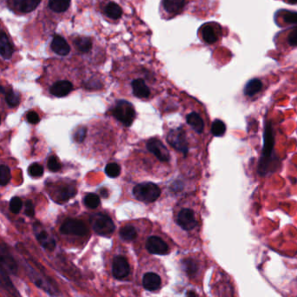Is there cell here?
I'll return each instance as SVG.
<instances>
[{
    "mask_svg": "<svg viewBox=\"0 0 297 297\" xmlns=\"http://www.w3.org/2000/svg\"><path fill=\"white\" fill-rule=\"evenodd\" d=\"M0 123H1V117H0Z\"/></svg>",
    "mask_w": 297,
    "mask_h": 297,
    "instance_id": "cell-46",
    "label": "cell"
},
{
    "mask_svg": "<svg viewBox=\"0 0 297 297\" xmlns=\"http://www.w3.org/2000/svg\"><path fill=\"white\" fill-rule=\"evenodd\" d=\"M146 148L162 164H169L171 162V154L168 148L158 138H151L146 143Z\"/></svg>",
    "mask_w": 297,
    "mask_h": 297,
    "instance_id": "cell-9",
    "label": "cell"
},
{
    "mask_svg": "<svg viewBox=\"0 0 297 297\" xmlns=\"http://www.w3.org/2000/svg\"><path fill=\"white\" fill-rule=\"evenodd\" d=\"M84 203L85 206L88 207L91 210H94L97 207L99 206L100 204V197H98L97 194L94 193H89L86 195L84 198Z\"/></svg>",
    "mask_w": 297,
    "mask_h": 297,
    "instance_id": "cell-30",
    "label": "cell"
},
{
    "mask_svg": "<svg viewBox=\"0 0 297 297\" xmlns=\"http://www.w3.org/2000/svg\"><path fill=\"white\" fill-rule=\"evenodd\" d=\"M184 263L185 271L187 272L189 275L196 274L197 269H198L197 262H195L193 259H186V260H184Z\"/></svg>",
    "mask_w": 297,
    "mask_h": 297,
    "instance_id": "cell-34",
    "label": "cell"
},
{
    "mask_svg": "<svg viewBox=\"0 0 297 297\" xmlns=\"http://www.w3.org/2000/svg\"><path fill=\"white\" fill-rule=\"evenodd\" d=\"M77 194V188L73 184H65L58 189L56 192V201L58 203H65L74 197Z\"/></svg>",
    "mask_w": 297,
    "mask_h": 297,
    "instance_id": "cell-17",
    "label": "cell"
},
{
    "mask_svg": "<svg viewBox=\"0 0 297 297\" xmlns=\"http://www.w3.org/2000/svg\"><path fill=\"white\" fill-rule=\"evenodd\" d=\"M0 266L11 274H16L18 273L19 267L15 259L13 258L10 252L2 245H0Z\"/></svg>",
    "mask_w": 297,
    "mask_h": 297,
    "instance_id": "cell-16",
    "label": "cell"
},
{
    "mask_svg": "<svg viewBox=\"0 0 297 297\" xmlns=\"http://www.w3.org/2000/svg\"><path fill=\"white\" fill-rule=\"evenodd\" d=\"M274 134L272 123L268 122L265 124L263 133V148L261 159L259 160L257 172L261 177H265L275 172L280 161L274 154Z\"/></svg>",
    "mask_w": 297,
    "mask_h": 297,
    "instance_id": "cell-1",
    "label": "cell"
},
{
    "mask_svg": "<svg viewBox=\"0 0 297 297\" xmlns=\"http://www.w3.org/2000/svg\"><path fill=\"white\" fill-rule=\"evenodd\" d=\"M26 272L29 275L30 279L34 282V284L41 288L43 290L48 293L50 295L52 296H56L58 293V287H56V285L53 284L51 280L46 276H44L42 274H40L39 272H36L35 269H33L32 267H30L27 265L26 268Z\"/></svg>",
    "mask_w": 297,
    "mask_h": 297,
    "instance_id": "cell-7",
    "label": "cell"
},
{
    "mask_svg": "<svg viewBox=\"0 0 297 297\" xmlns=\"http://www.w3.org/2000/svg\"><path fill=\"white\" fill-rule=\"evenodd\" d=\"M105 173L110 178H117L121 173V168H120L119 165H117L116 163L108 164L105 167Z\"/></svg>",
    "mask_w": 297,
    "mask_h": 297,
    "instance_id": "cell-32",
    "label": "cell"
},
{
    "mask_svg": "<svg viewBox=\"0 0 297 297\" xmlns=\"http://www.w3.org/2000/svg\"><path fill=\"white\" fill-rule=\"evenodd\" d=\"M7 102L10 106L15 107L19 105L20 103V94L17 93L15 91H10L7 94L6 97Z\"/></svg>",
    "mask_w": 297,
    "mask_h": 297,
    "instance_id": "cell-35",
    "label": "cell"
},
{
    "mask_svg": "<svg viewBox=\"0 0 297 297\" xmlns=\"http://www.w3.org/2000/svg\"><path fill=\"white\" fill-rule=\"evenodd\" d=\"M178 208L175 219L178 226L185 231H191L196 229L198 225V218L194 207L188 204H182L181 206Z\"/></svg>",
    "mask_w": 297,
    "mask_h": 297,
    "instance_id": "cell-2",
    "label": "cell"
},
{
    "mask_svg": "<svg viewBox=\"0 0 297 297\" xmlns=\"http://www.w3.org/2000/svg\"><path fill=\"white\" fill-rule=\"evenodd\" d=\"M22 200L20 197H13L10 202V210L14 214L20 213V210L22 209Z\"/></svg>",
    "mask_w": 297,
    "mask_h": 297,
    "instance_id": "cell-37",
    "label": "cell"
},
{
    "mask_svg": "<svg viewBox=\"0 0 297 297\" xmlns=\"http://www.w3.org/2000/svg\"><path fill=\"white\" fill-rule=\"evenodd\" d=\"M25 206H26L25 213H26V216H28L29 217H34V215H35V209H34V205H33V202L31 200L27 201L26 204H25Z\"/></svg>",
    "mask_w": 297,
    "mask_h": 297,
    "instance_id": "cell-41",
    "label": "cell"
},
{
    "mask_svg": "<svg viewBox=\"0 0 297 297\" xmlns=\"http://www.w3.org/2000/svg\"><path fill=\"white\" fill-rule=\"evenodd\" d=\"M133 195L136 200L143 203H153L159 199L161 195V190L157 184L142 183L134 187Z\"/></svg>",
    "mask_w": 297,
    "mask_h": 297,
    "instance_id": "cell-3",
    "label": "cell"
},
{
    "mask_svg": "<svg viewBox=\"0 0 297 297\" xmlns=\"http://www.w3.org/2000/svg\"><path fill=\"white\" fill-rule=\"evenodd\" d=\"M130 87L135 97L140 99H147L152 95V89L147 84L145 78L139 77L133 79Z\"/></svg>",
    "mask_w": 297,
    "mask_h": 297,
    "instance_id": "cell-14",
    "label": "cell"
},
{
    "mask_svg": "<svg viewBox=\"0 0 297 297\" xmlns=\"http://www.w3.org/2000/svg\"><path fill=\"white\" fill-rule=\"evenodd\" d=\"M34 232H35L37 240L41 244L44 249L49 251H52L56 248V241L46 230L43 229L39 223L34 225Z\"/></svg>",
    "mask_w": 297,
    "mask_h": 297,
    "instance_id": "cell-15",
    "label": "cell"
},
{
    "mask_svg": "<svg viewBox=\"0 0 297 297\" xmlns=\"http://www.w3.org/2000/svg\"><path fill=\"white\" fill-rule=\"evenodd\" d=\"M41 0H20L18 7L21 13H29L39 7Z\"/></svg>",
    "mask_w": 297,
    "mask_h": 297,
    "instance_id": "cell-29",
    "label": "cell"
},
{
    "mask_svg": "<svg viewBox=\"0 0 297 297\" xmlns=\"http://www.w3.org/2000/svg\"><path fill=\"white\" fill-rule=\"evenodd\" d=\"M187 0H161L160 11L166 19H172L184 12Z\"/></svg>",
    "mask_w": 297,
    "mask_h": 297,
    "instance_id": "cell-11",
    "label": "cell"
},
{
    "mask_svg": "<svg viewBox=\"0 0 297 297\" xmlns=\"http://www.w3.org/2000/svg\"><path fill=\"white\" fill-rule=\"evenodd\" d=\"M119 236L125 242H132L137 237V230L132 224H126L120 229Z\"/></svg>",
    "mask_w": 297,
    "mask_h": 297,
    "instance_id": "cell-26",
    "label": "cell"
},
{
    "mask_svg": "<svg viewBox=\"0 0 297 297\" xmlns=\"http://www.w3.org/2000/svg\"><path fill=\"white\" fill-rule=\"evenodd\" d=\"M112 115L116 119L123 123V125H131L136 118V111L131 103L127 101H118L111 110Z\"/></svg>",
    "mask_w": 297,
    "mask_h": 297,
    "instance_id": "cell-4",
    "label": "cell"
},
{
    "mask_svg": "<svg viewBox=\"0 0 297 297\" xmlns=\"http://www.w3.org/2000/svg\"><path fill=\"white\" fill-rule=\"evenodd\" d=\"M91 224L94 232L102 236H110L115 230V223L106 214H95L91 217Z\"/></svg>",
    "mask_w": 297,
    "mask_h": 297,
    "instance_id": "cell-5",
    "label": "cell"
},
{
    "mask_svg": "<svg viewBox=\"0 0 297 297\" xmlns=\"http://www.w3.org/2000/svg\"><path fill=\"white\" fill-rule=\"evenodd\" d=\"M161 277L159 274L153 272L146 273L142 277V286L146 290L152 291V292L158 290L159 287H161Z\"/></svg>",
    "mask_w": 297,
    "mask_h": 297,
    "instance_id": "cell-20",
    "label": "cell"
},
{
    "mask_svg": "<svg viewBox=\"0 0 297 297\" xmlns=\"http://www.w3.org/2000/svg\"><path fill=\"white\" fill-rule=\"evenodd\" d=\"M167 140L170 145L178 152L186 154L189 151V142L187 136L182 128H175L170 130Z\"/></svg>",
    "mask_w": 297,
    "mask_h": 297,
    "instance_id": "cell-8",
    "label": "cell"
},
{
    "mask_svg": "<svg viewBox=\"0 0 297 297\" xmlns=\"http://www.w3.org/2000/svg\"><path fill=\"white\" fill-rule=\"evenodd\" d=\"M60 233L65 236H87L89 229L84 221L78 218H67L62 223Z\"/></svg>",
    "mask_w": 297,
    "mask_h": 297,
    "instance_id": "cell-6",
    "label": "cell"
},
{
    "mask_svg": "<svg viewBox=\"0 0 297 297\" xmlns=\"http://www.w3.org/2000/svg\"><path fill=\"white\" fill-rule=\"evenodd\" d=\"M72 90H73V84L71 81L60 80L52 84L50 91L55 97H63L71 93Z\"/></svg>",
    "mask_w": 297,
    "mask_h": 297,
    "instance_id": "cell-18",
    "label": "cell"
},
{
    "mask_svg": "<svg viewBox=\"0 0 297 297\" xmlns=\"http://www.w3.org/2000/svg\"><path fill=\"white\" fill-rule=\"evenodd\" d=\"M102 13L104 16L107 17L110 20H117L122 17L123 11L117 4L109 1L103 6L102 8Z\"/></svg>",
    "mask_w": 297,
    "mask_h": 297,
    "instance_id": "cell-21",
    "label": "cell"
},
{
    "mask_svg": "<svg viewBox=\"0 0 297 297\" xmlns=\"http://www.w3.org/2000/svg\"><path fill=\"white\" fill-rule=\"evenodd\" d=\"M12 178L10 169L6 165H0V185H7Z\"/></svg>",
    "mask_w": 297,
    "mask_h": 297,
    "instance_id": "cell-33",
    "label": "cell"
},
{
    "mask_svg": "<svg viewBox=\"0 0 297 297\" xmlns=\"http://www.w3.org/2000/svg\"><path fill=\"white\" fill-rule=\"evenodd\" d=\"M28 172H29L30 176L34 177V178H39L44 174V168H43L42 165H39V164H33L28 169Z\"/></svg>",
    "mask_w": 297,
    "mask_h": 297,
    "instance_id": "cell-36",
    "label": "cell"
},
{
    "mask_svg": "<svg viewBox=\"0 0 297 297\" xmlns=\"http://www.w3.org/2000/svg\"><path fill=\"white\" fill-rule=\"evenodd\" d=\"M186 121L188 124L191 126L196 132L199 134L204 132L205 123H204V118L202 117L200 114L197 113L196 111H192L191 113L188 114L186 116Z\"/></svg>",
    "mask_w": 297,
    "mask_h": 297,
    "instance_id": "cell-22",
    "label": "cell"
},
{
    "mask_svg": "<svg viewBox=\"0 0 297 297\" xmlns=\"http://www.w3.org/2000/svg\"><path fill=\"white\" fill-rule=\"evenodd\" d=\"M51 47L56 54L59 56L68 55L71 52V47L69 46L68 43L63 37L59 35H56L52 39Z\"/></svg>",
    "mask_w": 297,
    "mask_h": 297,
    "instance_id": "cell-19",
    "label": "cell"
},
{
    "mask_svg": "<svg viewBox=\"0 0 297 297\" xmlns=\"http://www.w3.org/2000/svg\"><path fill=\"white\" fill-rule=\"evenodd\" d=\"M211 132L215 136H222L226 132V125L222 120H215L211 126Z\"/></svg>",
    "mask_w": 297,
    "mask_h": 297,
    "instance_id": "cell-31",
    "label": "cell"
},
{
    "mask_svg": "<svg viewBox=\"0 0 297 297\" xmlns=\"http://www.w3.org/2000/svg\"><path fill=\"white\" fill-rule=\"evenodd\" d=\"M73 43L76 49L83 54H87L89 52H91L93 48V44L91 42V39L86 37H78L77 39H74Z\"/></svg>",
    "mask_w": 297,
    "mask_h": 297,
    "instance_id": "cell-25",
    "label": "cell"
},
{
    "mask_svg": "<svg viewBox=\"0 0 297 297\" xmlns=\"http://www.w3.org/2000/svg\"><path fill=\"white\" fill-rule=\"evenodd\" d=\"M13 47L8 36L5 33H0V55L6 59L13 57Z\"/></svg>",
    "mask_w": 297,
    "mask_h": 297,
    "instance_id": "cell-23",
    "label": "cell"
},
{
    "mask_svg": "<svg viewBox=\"0 0 297 297\" xmlns=\"http://www.w3.org/2000/svg\"><path fill=\"white\" fill-rule=\"evenodd\" d=\"M48 168L51 172H58L61 169V164L58 161V159L56 158L55 156H52L50 157L48 159Z\"/></svg>",
    "mask_w": 297,
    "mask_h": 297,
    "instance_id": "cell-38",
    "label": "cell"
},
{
    "mask_svg": "<svg viewBox=\"0 0 297 297\" xmlns=\"http://www.w3.org/2000/svg\"><path fill=\"white\" fill-rule=\"evenodd\" d=\"M187 297H198L197 294L195 293L194 291L190 290L188 291L187 294H186Z\"/></svg>",
    "mask_w": 297,
    "mask_h": 297,
    "instance_id": "cell-44",
    "label": "cell"
},
{
    "mask_svg": "<svg viewBox=\"0 0 297 297\" xmlns=\"http://www.w3.org/2000/svg\"><path fill=\"white\" fill-rule=\"evenodd\" d=\"M199 38L207 45H213L219 40L222 31L219 25L216 23H206L201 26L198 31Z\"/></svg>",
    "mask_w": 297,
    "mask_h": 297,
    "instance_id": "cell-10",
    "label": "cell"
},
{
    "mask_svg": "<svg viewBox=\"0 0 297 297\" xmlns=\"http://www.w3.org/2000/svg\"><path fill=\"white\" fill-rule=\"evenodd\" d=\"M130 273V267L127 259L123 255H116L112 262V274L118 280L127 277Z\"/></svg>",
    "mask_w": 297,
    "mask_h": 297,
    "instance_id": "cell-13",
    "label": "cell"
},
{
    "mask_svg": "<svg viewBox=\"0 0 297 297\" xmlns=\"http://www.w3.org/2000/svg\"><path fill=\"white\" fill-rule=\"evenodd\" d=\"M262 82L258 78H253L246 84L243 93L247 97H254L262 91Z\"/></svg>",
    "mask_w": 297,
    "mask_h": 297,
    "instance_id": "cell-24",
    "label": "cell"
},
{
    "mask_svg": "<svg viewBox=\"0 0 297 297\" xmlns=\"http://www.w3.org/2000/svg\"><path fill=\"white\" fill-rule=\"evenodd\" d=\"M0 286L4 287L5 289L9 291L12 294L19 295V293L17 292V289L14 287L13 281L7 274V270L4 269L1 266H0Z\"/></svg>",
    "mask_w": 297,
    "mask_h": 297,
    "instance_id": "cell-27",
    "label": "cell"
},
{
    "mask_svg": "<svg viewBox=\"0 0 297 297\" xmlns=\"http://www.w3.org/2000/svg\"><path fill=\"white\" fill-rule=\"evenodd\" d=\"M146 249L152 255H167L170 251L168 244L159 236H152L146 242Z\"/></svg>",
    "mask_w": 297,
    "mask_h": 297,
    "instance_id": "cell-12",
    "label": "cell"
},
{
    "mask_svg": "<svg viewBox=\"0 0 297 297\" xmlns=\"http://www.w3.org/2000/svg\"><path fill=\"white\" fill-rule=\"evenodd\" d=\"M86 137V129L84 127H81L77 129L74 134V140L77 142H84V139Z\"/></svg>",
    "mask_w": 297,
    "mask_h": 297,
    "instance_id": "cell-40",
    "label": "cell"
},
{
    "mask_svg": "<svg viewBox=\"0 0 297 297\" xmlns=\"http://www.w3.org/2000/svg\"><path fill=\"white\" fill-rule=\"evenodd\" d=\"M71 0H50L49 7L54 13H63L68 10Z\"/></svg>",
    "mask_w": 297,
    "mask_h": 297,
    "instance_id": "cell-28",
    "label": "cell"
},
{
    "mask_svg": "<svg viewBox=\"0 0 297 297\" xmlns=\"http://www.w3.org/2000/svg\"><path fill=\"white\" fill-rule=\"evenodd\" d=\"M282 20L285 23L297 25V13L285 11L283 16H282Z\"/></svg>",
    "mask_w": 297,
    "mask_h": 297,
    "instance_id": "cell-39",
    "label": "cell"
},
{
    "mask_svg": "<svg viewBox=\"0 0 297 297\" xmlns=\"http://www.w3.org/2000/svg\"><path fill=\"white\" fill-rule=\"evenodd\" d=\"M289 3L297 4V0H288Z\"/></svg>",
    "mask_w": 297,
    "mask_h": 297,
    "instance_id": "cell-45",
    "label": "cell"
},
{
    "mask_svg": "<svg viewBox=\"0 0 297 297\" xmlns=\"http://www.w3.org/2000/svg\"><path fill=\"white\" fill-rule=\"evenodd\" d=\"M287 42L293 47L297 46V28L291 31V33L287 37Z\"/></svg>",
    "mask_w": 297,
    "mask_h": 297,
    "instance_id": "cell-42",
    "label": "cell"
},
{
    "mask_svg": "<svg viewBox=\"0 0 297 297\" xmlns=\"http://www.w3.org/2000/svg\"><path fill=\"white\" fill-rule=\"evenodd\" d=\"M27 120L30 123L36 124L39 122L40 117H39V114L36 113L35 111H29L27 113Z\"/></svg>",
    "mask_w": 297,
    "mask_h": 297,
    "instance_id": "cell-43",
    "label": "cell"
}]
</instances>
